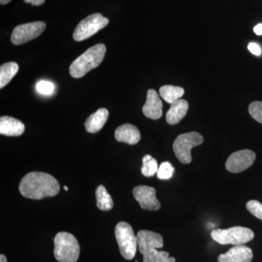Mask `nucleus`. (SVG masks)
I'll use <instances>...</instances> for the list:
<instances>
[{"mask_svg":"<svg viewBox=\"0 0 262 262\" xmlns=\"http://www.w3.org/2000/svg\"><path fill=\"white\" fill-rule=\"evenodd\" d=\"M19 191L25 198L41 200L57 195L60 184L53 176L43 172H31L20 181Z\"/></svg>","mask_w":262,"mask_h":262,"instance_id":"obj_1","label":"nucleus"},{"mask_svg":"<svg viewBox=\"0 0 262 262\" xmlns=\"http://www.w3.org/2000/svg\"><path fill=\"white\" fill-rule=\"evenodd\" d=\"M106 48L103 44H97L89 48L72 62L70 73L74 78H81L90 71L96 68L103 61L106 54Z\"/></svg>","mask_w":262,"mask_h":262,"instance_id":"obj_2","label":"nucleus"},{"mask_svg":"<svg viewBox=\"0 0 262 262\" xmlns=\"http://www.w3.org/2000/svg\"><path fill=\"white\" fill-rule=\"evenodd\" d=\"M78 241L73 234L61 232L54 238V256L59 262H77L80 256Z\"/></svg>","mask_w":262,"mask_h":262,"instance_id":"obj_3","label":"nucleus"},{"mask_svg":"<svg viewBox=\"0 0 262 262\" xmlns=\"http://www.w3.org/2000/svg\"><path fill=\"white\" fill-rule=\"evenodd\" d=\"M211 236L213 241L221 245L241 246L252 241L254 233L246 227H233L225 229H213Z\"/></svg>","mask_w":262,"mask_h":262,"instance_id":"obj_4","label":"nucleus"},{"mask_svg":"<svg viewBox=\"0 0 262 262\" xmlns=\"http://www.w3.org/2000/svg\"><path fill=\"white\" fill-rule=\"evenodd\" d=\"M115 232L122 257L126 260L133 259L136 256L138 244L137 237L132 227L127 222H119L115 227Z\"/></svg>","mask_w":262,"mask_h":262,"instance_id":"obj_5","label":"nucleus"},{"mask_svg":"<svg viewBox=\"0 0 262 262\" xmlns=\"http://www.w3.org/2000/svg\"><path fill=\"white\" fill-rule=\"evenodd\" d=\"M203 142V137L198 132L187 133L179 135L174 141L173 149L177 159L183 164L192 162L191 150L192 148L201 145Z\"/></svg>","mask_w":262,"mask_h":262,"instance_id":"obj_6","label":"nucleus"},{"mask_svg":"<svg viewBox=\"0 0 262 262\" xmlns=\"http://www.w3.org/2000/svg\"><path fill=\"white\" fill-rule=\"evenodd\" d=\"M108 19L101 13H94L83 19L76 27L73 38L77 42L85 40L108 25Z\"/></svg>","mask_w":262,"mask_h":262,"instance_id":"obj_7","label":"nucleus"},{"mask_svg":"<svg viewBox=\"0 0 262 262\" xmlns=\"http://www.w3.org/2000/svg\"><path fill=\"white\" fill-rule=\"evenodd\" d=\"M46 28V24L43 21L20 24L13 29L10 40L15 46H20L40 36Z\"/></svg>","mask_w":262,"mask_h":262,"instance_id":"obj_8","label":"nucleus"},{"mask_svg":"<svg viewBox=\"0 0 262 262\" xmlns=\"http://www.w3.org/2000/svg\"><path fill=\"white\" fill-rule=\"evenodd\" d=\"M255 160L254 151L249 149L239 150L229 157L226 162V168L230 173H241L251 167Z\"/></svg>","mask_w":262,"mask_h":262,"instance_id":"obj_9","label":"nucleus"},{"mask_svg":"<svg viewBox=\"0 0 262 262\" xmlns=\"http://www.w3.org/2000/svg\"><path fill=\"white\" fill-rule=\"evenodd\" d=\"M133 194L142 209L158 211L161 207L159 201L157 199L155 188L145 185L138 186L133 189Z\"/></svg>","mask_w":262,"mask_h":262,"instance_id":"obj_10","label":"nucleus"},{"mask_svg":"<svg viewBox=\"0 0 262 262\" xmlns=\"http://www.w3.org/2000/svg\"><path fill=\"white\" fill-rule=\"evenodd\" d=\"M138 248L142 255L154 249L163 247V238L161 234L149 230H141L138 232Z\"/></svg>","mask_w":262,"mask_h":262,"instance_id":"obj_11","label":"nucleus"},{"mask_svg":"<svg viewBox=\"0 0 262 262\" xmlns=\"http://www.w3.org/2000/svg\"><path fill=\"white\" fill-rule=\"evenodd\" d=\"M142 111L146 117L151 120H158L163 115V102L155 90L148 91L146 103L143 106Z\"/></svg>","mask_w":262,"mask_h":262,"instance_id":"obj_12","label":"nucleus"},{"mask_svg":"<svg viewBox=\"0 0 262 262\" xmlns=\"http://www.w3.org/2000/svg\"><path fill=\"white\" fill-rule=\"evenodd\" d=\"M252 258V250L241 245L234 246L227 253L220 254L218 262H251Z\"/></svg>","mask_w":262,"mask_h":262,"instance_id":"obj_13","label":"nucleus"},{"mask_svg":"<svg viewBox=\"0 0 262 262\" xmlns=\"http://www.w3.org/2000/svg\"><path fill=\"white\" fill-rule=\"evenodd\" d=\"M115 139L119 142L135 145L141 139L140 131L132 124H124L117 127L115 133Z\"/></svg>","mask_w":262,"mask_h":262,"instance_id":"obj_14","label":"nucleus"},{"mask_svg":"<svg viewBox=\"0 0 262 262\" xmlns=\"http://www.w3.org/2000/svg\"><path fill=\"white\" fill-rule=\"evenodd\" d=\"M25 130V125L14 117L3 116L0 118V134L7 136H21Z\"/></svg>","mask_w":262,"mask_h":262,"instance_id":"obj_15","label":"nucleus"},{"mask_svg":"<svg viewBox=\"0 0 262 262\" xmlns=\"http://www.w3.org/2000/svg\"><path fill=\"white\" fill-rule=\"evenodd\" d=\"M108 115L110 113L106 108H101L90 115L84 122L86 130L91 134H96L101 130L108 120Z\"/></svg>","mask_w":262,"mask_h":262,"instance_id":"obj_16","label":"nucleus"},{"mask_svg":"<svg viewBox=\"0 0 262 262\" xmlns=\"http://www.w3.org/2000/svg\"><path fill=\"white\" fill-rule=\"evenodd\" d=\"M189 110V103L186 100L179 99L170 104L166 114V121L169 125H176L187 115Z\"/></svg>","mask_w":262,"mask_h":262,"instance_id":"obj_17","label":"nucleus"},{"mask_svg":"<svg viewBox=\"0 0 262 262\" xmlns=\"http://www.w3.org/2000/svg\"><path fill=\"white\" fill-rule=\"evenodd\" d=\"M19 67L15 62H8L0 67V89L5 87L18 72Z\"/></svg>","mask_w":262,"mask_h":262,"instance_id":"obj_18","label":"nucleus"},{"mask_svg":"<svg viewBox=\"0 0 262 262\" xmlns=\"http://www.w3.org/2000/svg\"><path fill=\"white\" fill-rule=\"evenodd\" d=\"M184 94V90L179 86L167 85L162 86L160 89V95L167 103L175 102L177 100L180 99Z\"/></svg>","mask_w":262,"mask_h":262,"instance_id":"obj_19","label":"nucleus"},{"mask_svg":"<svg viewBox=\"0 0 262 262\" xmlns=\"http://www.w3.org/2000/svg\"><path fill=\"white\" fill-rule=\"evenodd\" d=\"M97 207L101 211H107L113 209L114 202L111 195L103 185L98 186L96 190Z\"/></svg>","mask_w":262,"mask_h":262,"instance_id":"obj_20","label":"nucleus"},{"mask_svg":"<svg viewBox=\"0 0 262 262\" xmlns=\"http://www.w3.org/2000/svg\"><path fill=\"white\" fill-rule=\"evenodd\" d=\"M144 262H175L176 258L170 257L169 253L166 251H160L154 249L149 253L143 255Z\"/></svg>","mask_w":262,"mask_h":262,"instance_id":"obj_21","label":"nucleus"},{"mask_svg":"<svg viewBox=\"0 0 262 262\" xmlns=\"http://www.w3.org/2000/svg\"><path fill=\"white\" fill-rule=\"evenodd\" d=\"M158 163L157 160L153 158L151 155H146L142 159V167H141V173L146 177H153L155 173H158Z\"/></svg>","mask_w":262,"mask_h":262,"instance_id":"obj_22","label":"nucleus"},{"mask_svg":"<svg viewBox=\"0 0 262 262\" xmlns=\"http://www.w3.org/2000/svg\"><path fill=\"white\" fill-rule=\"evenodd\" d=\"M174 168L169 162H163L158 168L157 177L160 180H168L173 177Z\"/></svg>","mask_w":262,"mask_h":262,"instance_id":"obj_23","label":"nucleus"},{"mask_svg":"<svg viewBox=\"0 0 262 262\" xmlns=\"http://www.w3.org/2000/svg\"><path fill=\"white\" fill-rule=\"evenodd\" d=\"M248 112L256 121L262 124V102L253 101L248 106Z\"/></svg>","mask_w":262,"mask_h":262,"instance_id":"obj_24","label":"nucleus"},{"mask_svg":"<svg viewBox=\"0 0 262 262\" xmlns=\"http://www.w3.org/2000/svg\"><path fill=\"white\" fill-rule=\"evenodd\" d=\"M36 89L39 94L49 96L54 92L55 85L49 81L41 80L37 82Z\"/></svg>","mask_w":262,"mask_h":262,"instance_id":"obj_25","label":"nucleus"},{"mask_svg":"<svg viewBox=\"0 0 262 262\" xmlns=\"http://www.w3.org/2000/svg\"><path fill=\"white\" fill-rule=\"evenodd\" d=\"M246 208L251 214L262 221V204L261 203L257 201H254V200L248 201L246 204Z\"/></svg>","mask_w":262,"mask_h":262,"instance_id":"obj_26","label":"nucleus"},{"mask_svg":"<svg viewBox=\"0 0 262 262\" xmlns=\"http://www.w3.org/2000/svg\"><path fill=\"white\" fill-rule=\"evenodd\" d=\"M248 49L252 54L256 56H259L261 55V49L257 43L251 42L248 44Z\"/></svg>","mask_w":262,"mask_h":262,"instance_id":"obj_27","label":"nucleus"},{"mask_svg":"<svg viewBox=\"0 0 262 262\" xmlns=\"http://www.w3.org/2000/svg\"><path fill=\"white\" fill-rule=\"evenodd\" d=\"M26 3H30L32 5H34V6H39V5H42L44 4L46 0H24Z\"/></svg>","mask_w":262,"mask_h":262,"instance_id":"obj_28","label":"nucleus"},{"mask_svg":"<svg viewBox=\"0 0 262 262\" xmlns=\"http://www.w3.org/2000/svg\"><path fill=\"white\" fill-rule=\"evenodd\" d=\"M253 32L257 35H262V24H258L253 28Z\"/></svg>","mask_w":262,"mask_h":262,"instance_id":"obj_29","label":"nucleus"},{"mask_svg":"<svg viewBox=\"0 0 262 262\" xmlns=\"http://www.w3.org/2000/svg\"><path fill=\"white\" fill-rule=\"evenodd\" d=\"M0 262H7V258L5 255L1 254L0 256Z\"/></svg>","mask_w":262,"mask_h":262,"instance_id":"obj_30","label":"nucleus"},{"mask_svg":"<svg viewBox=\"0 0 262 262\" xmlns=\"http://www.w3.org/2000/svg\"><path fill=\"white\" fill-rule=\"evenodd\" d=\"M10 1L11 0H0V3H1V5H4L9 3Z\"/></svg>","mask_w":262,"mask_h":262,"instance_id":"obj_31","label":"nucleus"},{"mask_svg":"<svg viewBox=\"0 0 262 262\" xmlns=\"http://www.w3.org/2000/svg\"><path fill=\"white\" fill-rule=\"evenodd\" d=\"M63 189H64L66 191L69 190V188L67 187V186H64V187H63Z\"/></svg>","mask_w":262,"mask_h":262,"instance_id":"obj_32","label":"nucleus"}]
</instances>
